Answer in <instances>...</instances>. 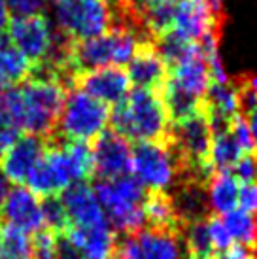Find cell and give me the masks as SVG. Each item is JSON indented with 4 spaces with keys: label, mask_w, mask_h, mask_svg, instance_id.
<instances>
[{
    "label": "cell",
    "mask_w": 257,
    "mask_h": 259,
    "mask_svg": "<svg viewBox=\"0 0 257 259\" xmlns=\"http://www.w3.org/2000/svg\"><path fill=\"white\" fill-rule=\"evenodd\" d=\"M112 131L131 142H168L170 117L159 91L133 89L110 110Z\"/></svg>",
    "instance_id": "obj_1"
},
{
    "label": "cell",
    "mask_w": 257,
    "mask_h": 259,
    "mask_svg": "<svg viewBox=\"0 0 257 259\" xmlns=\"http://www.w3.org/2000/svg\"><path fill=\"white\" fill-rule=\"evenodd\" d=\"M142 42L146 40L140 34L123 27H112L108 32L89 40H79V42L72 40L70 68L74 72V79L81 72L125 65L133 59Z\"/></svg>",
    "instance_id": "obj_2"
},
{
    "label": "cell",
    "mask_w": 257,
    "mask_h": 259,
    "mask_svg": "<svg viewBox=\"0 0 257 259\" xmlns=\"http://www.w3.org/2000/svg\"><path fill=\"white\" fill-rule=\"evenodd\" d=\"M100 208L106 210V220L112 229L123 235L138 233L144 229L142 201L146 197L144 187L133 176L115 180H97L93 187Z\"/></svg>",
    "instance_id": "obj_3"
},
{
    "label": "cell",
    "mask_w": 257,
    "mask_h": 259,
    "mask_svg": "<svg viewBox=\"0 0 257 259\" xmlns=\"http://www.w3.org/2000/svg\"><path fill=\"white\" fill-rule=\"evenodd\" d=\"M110 121V106L78 89H70L51 137L74 142L95 140Z\"/></svg>",
    "instance_id": "obj_4"
},
{
    "label": "cell",
    "mask_w": 257,
    "mask_h": 259,
    "mask_svg": "<svg viewBox=\"0 0 257 259\" xmlns=\"http://www.w3.org/2000/svg\"><path fill=\"white\" fill-rule=\"evenodd\" d=\"M136 182L150 191H168L184 176L180 159L168 142H138L131 148Z\"/></svg>",
    "instance_id": "obj_5"
},
{
    "label": "cell",
    "mask_w": 257,
    "mask_h": 259,
    "mask_svg": "<svg viewBox=\"0 0 257 259\" xmlns=\"http://www.w3.org/2000/svg\"><path fill=\"white\" fill-rule=\"evenodd\" d=\"M57 29L74 42L89 40L112 29L108 0H51Z\"/></svg>",
    "instance_id": "obj_6"
},
{
    "label": "cell",
    "mask_w": 257,
    "mask_h": 259,
    "mask_svg": "<svg viewBox=\"0 0 257 259\" xmlns=\"http://www.w3.org/2000/svg\"><path fill=\"white\" fill-rule=\"evenodd\" d=\"M6 29L12 48L19 51L32 66L42 65L50 57L55 27L51 25L48 15L36 14L29 17H15L8 23Z\"/></svg>",
    "instance_id": "obj_7"
},
{
    "label": "cell",
    "mask_w": 257,
    "mask_h": 259,
    "mask_svg": "<svg viewBox=\"0 0 257 259\" xmlns=\"http://www.w3.org/2000/svg\"><path fill=\"white\" fill-rule=\"evenodd\" d=\"M180 240L174 233L142 229L115 238L112 259H184Z\"/></svg>",
    "instance_id": "obj_8"
},
{
    "label": "cell",
    "mask_w": 257,
    "mask_h": 259,
    "mask_svg": "<svg viewBox=\"0 0 257 259\" xmlns=\"http://www.w3.org/2000/svg\"><path fill=\"white\" fill-rule=\"evenodd\" d=\"M93 176L97 180H115L133 172V153L125 138L114 131H102L93 140Z\"/></svg>",
    "instance_id": "obj_9"
},
{
    "label": "cell",
    "mask_w": 257,
    "mask_h": 259,
    "mask_svg": "<svg viewBox=\"0 0 257 259\" xmlns=\"http://www.w3.org/2000/svg\"><path fill=\"white\" fill-rule=\"evenodd\" d=\"M223 14L214 12L208 0H182L174 8L172 30L193 44L210 34H222Z\"/></svg>",
    "instance_id": "obj_10"
},
{
    "label": "cell",
    "mask_w": 257,
    "mask_h": 259,
    "mask_svg": "<svg viewBox=\"0 0 257 259\" xmlns=\"http://www.w3.org/2000/svg\"><path fill=\"white\" fill-rule=\"evenodd\" d=\"M128 87H131V81H128L127 70H123L121 66H106L91 72H81L72 83V89H78L108 106L110 104L115 106L125 101V97L131 91Z\"/></svg>",
    "instance_id": "obj_11"
},
{
    "label": "cell",
    "mask_w": 257,
    "mask_h": 259,
    "mask_svg": "<svg viewBox=\"0 0 257 259\" xmlns=\"http://www.w3.org/2000/svg\"><path fill=\"white\" fill-rule=\"evenodd\" d=\"M44 150H46V138L21 135L0 157V172L6 176L8 182L21 186L27 182L36 163L40 161Z\"/></svg>",
    "instance_id": "obj_12"
},
{
    "label": "cell",
    "mask_w": 257,
    "mask_h": 259,
    "mask_svg": "<svg viewBox=\"0 0 257 259\" xmlns=\"http://www.w3.org/2000/svg\"><path fill=\"white\" fill-rule=\"evenodd\" d=\"M0 222L14 225L29 235L44 229L40 199L27 187L15 186L14 189H10L6 202L0 210Z\"/></svg>",
    "instance_id": "obj_13"
},
{
    "label": "cell",
    "mask_w": 257,
    "mask_h": 259,
    "mask_svg": "<svg viewBox=\"0 0 257 259\" xmlns=\"http://www.w3.org/2000/svg\"><path fill=\"white\" fill-rule=\"evenodd\" d=\"M127 76L136 89H150V91L163 89L168 78V66L164 65L153 42L146 40L138 46L136 53L128 61Z\"/></svg>",
    "instance_id": "obj_14"
},
{
    "label": "cell",
    "mask_w": 257,
    "mask_h": 259,
    "mask_svg": "<svg viewBox=\"0 0 257 259\" xmlns=\"http://www.w3.org/2000/svg\"><path fill=\"white\" fill-rule=\"evenodd\" d=\"M63 202L66 216L72 227H87V225H99L108 222L104 210L100 208L93 187L87 182L72 184L59 195Z\"/></svg>",
    "instance_id": "obj_15"
},
{
    "label": "cell",
    "mask_w": 257,
    "mask_h": 259,
    "mask_svg": "<svg viewBox=\"0 0 257 259\" xmlns=\"http://www.w3.org/2000/svg\"><path fill=\"white\" fill-rule=\"evenodd\" d=\"M64 237L78 248L87 259H112L115 246V233L110 222L87 227H68Z\"/></svg>",
    "instance_id": "obj_16"
},
{
    "label": "cell",
    "mask_w": 257,
    "mask_h": 259,
    "mask_svg": "<svg viewBox=\"0 0 257 259\" xmlns=\"http://www.w3.org/2000/svg\"><path fill=\"white\" fill-rule=\"evenodd\" d=\"M166 81L172 83L174 87H178L180 91H184L186 95H189V97L202 102L208 87L212 83L206 61L202 57V53L199 51L191 59H187L184 63L168 68V78H166Z\"/></svg>",
    "instance_id": "obj_17"
},
{
    "label": "cell",
    "mask_w": 257,
    "mask_h": 259,
    "mask_svg": "<svg viewBox=\"0 0 257 259\" xmlns=\"http://www.w3.org/2000/svg\"><path fill=\"white\" fill-rule=\"evenodd\" d=\"M142 214L144 229L174 233L178 237L182 235L184 223L174 210L168 191H148L142 201Z\"/></svg>",
    "instance_id": "obj_18"
},
{
    "label": "cell",
    "mask_w": 257,
    "mask_h": 259,
    "mask_svg": "<svg viewBox=\"0 0 257 259\" xmlns=\"http://www.w3.org/2000/svg\"><path fill=\"white\" fill-rule=\"evenodd\" d=\"M238 180L233 172H214L206 182V201L208 208L216 216H225L236 210L238 202Z\"/></svg>",
    "instance_id": "obj_19"
},
{
    "label": "cell",
    "mask_w": 257,
    "mask_h": 259,
    "mask_svg": "<svg viewBox=\"0 0 257 259\" xmlns=\"http://www.w3.org/2000/svg\"><path fill=\"white\" fill-rule=\"evenodd\" d=\"M242 155L246 153L231 135V131L227 129L222 133H214L212 146H210V166L214 172H229Z\"/></svg>",
    "instance_id": "obj_20"
},
{
    "label": "cell",
    "mask_w": 257,
    "mask_h": 259,
    "mask_svg": "<svg viewBox=\"0 0 257 259\" xmlns=\"http://www.w3.org/2000/svg\"><path fill=\"white\" fill-rule=\"evenodd\" d=\"M223 225L227 227L229 235L233 238L236 246H244V248H257V220L244 210L236 208L222 216Z\"/></svg>",
    "instance_id": "obj_21"
},
{
    "label": "cell",
    "mask_w": 257,
    "mask_h": 259,
    "mask_svg": "<svg viewBox=\"0 0 257 259\" xmlns=\"http://www.w3.org/2000/svg\"><path fill=\"white\" fill-rule=\"evenodd\" d=\"M30 235L14 225L0 222V259H30Z\"/></svg>",
    "instance_id": "obj_22"
},
{
    "label": "cell",
    "mask_w": 257,
    "mask_h": 259,
    "mask_svg": "<svg viewBox=\"0 0 257 259\" xmlns=\"http://www.w3.org/2000/svg\"><path fill=\"white\" fill-rule=\"evenodd\" d=\"M0 66L10 83H23L25 79H29L32 70V65L12 46H6L0 51Z\"/></svg>",
    "instance_id": "obj_23"
},
{
    "label": "cell",
    "mask_w": 257,
    "mask_h": 259,
    "mask_svg": "<svg viewBox=\"0 0 257 259\" xmlns=\"http://www.w3.org/2000/svg\"><path fill=\"white\" fill-rule=\"evenodd\" d=\"M40 208H42L44 227L50 229L51 233H55V235H64L66 229L70 227V222H68L63 202H61V197L59 195L46 197L40 201Z\"/></svg>",
    "instance_id": "obj_24"
},
{
    "label": "cell",
    "mask_w": 257,
    "mask_h": 259,
    "mask_svg": "<svg viewBox=\"0 0 257 259\" xmlns=\"http://www.w3.org/2000/svg\"><path fill=\"white\" fill-rule=\"evenodd\" d=\"M32 240V255L30 259H57V235L50 229H40L34 233Z\"/></svg>",
    "instance_id": "obj_25"
},
{
    "label": "cell",
    "mask_w": 257,
    "mask_h": 259,
    "mask_svg": "<svg viewBox=\"0 0 257 259\" xmlns=\"http://www.w3.org/2000/svg\"><path fill=\"white\" fill-rule=\"evenodd\" d=\"M208 233H210V240H212V248L214 252H227L229 248H233L235 242L229 235L227 227L223 225L220 216L208 218Z\"/></svg>",
    "instance_id": "obj_26"
},
{
    "label": "cell",
    "mask_w": 257,
    "mask_h": 259,
    "mask_svg": "<svg viewBox=\"0 0 257 259\" xmlns=\"http://www.w3.org/2000/svg\"><path fill=\"white\" fill-rule=\"evenodd\" d=\"M229 131H231V135H233L235 140L238 142V146L242 148L244 153H250L251 150H255V140L251 137L250 125H248V121H246V117H244L242 114L235 115V117L231 119Z\"/></svg>",
    "instance_id": "obj_27"
},
{
    "label": "cell",
    "mask_w": 257,
    "mask_h": 259,
    "mask_svg": "<svg viewBox=\"0 0 257 259\" xmlns=\"http://www.w3.org/2000/svg\"><path fill=\"white\" fill-rule=\"evenodd\" d=\"M8 12L15 17H29V15L42 14L46 0H6Z\"/></svg>",
    "instance_id": "obj_28"
},
{
    "label": "cell",
    "mask_w": 257,
    "mask_h": 259,
    "mask_svg": "<svg viewBox=\"0 0 257 259\" xmlns=\"http://www.w3.org/2000/svg\"><path fill=\"white\" fill-rule=\"evenodd\" d=\"M233 176L242 184H251L257 182V163L250 153L240 157V161L233 166Z\"/></svg>",
    "instance_id": "obj_29"
},
{
    "label": "cell",
    "mask_w": 257,
    "mask_h": 259,
    "mask_svg": "<svg viewBox=\"0 0 257 259\" xmlns=\"http://www.w3.org/2000/svg\"><path fill=\"white\" fill-rule=\"evenodd\" d=\"M236 208L248 212L251 216L257 214V182L251 184H242L238 187V202Z\"/></svg>",
    "instance_id": "obj_30"
},
{
    "label": "cell",
    "mask_w": 257,
    "mask_h": 259,
    "mask_svg": "<svg viewBox=\"0 0 257 259\" xmlns=\"http://www.w3.org/2000/svg\"><path fill=\"white\" fill-rule=\"evenodd\" d=\"M21 137L19 131L15 129L14 125H10L6 121H0V157L6 153V150L14 144L17 138Z\"/></svg>",
    "instance_id": "obj_31"
},
{
    "label": "cell",
    "mask_w": 257,
    "mask_h": 259,
    "mask_svg": "<svg viewBox=\"0 0 257 259\" xmlns=\"http://www.w3.org/2000/svg\"><path fill=\"white\" fill-rule=\"evenodd\" d=\"M212 259H253V257H251V252L248 250V248L235 244L233 248H229L227 252L214 253V257Z\"/></svg>",
    "instance_id": "obj_32"
},
{
    "label": "cell",
    "mask_w": 257,
    "mask_h": 259,
    "mask_svg": "<svg viewBox=\"0 0 257 259\" xmlns=\"http://www.w3.org/2000/svg\"><path fill=\"white\" fill-rule=\"evenodd\" d=\"M8 193H10V184H8L6 176L0 172V210H2L4 202H6Z\"/></svg>",
    "instance_id": "obj_33"
},
{
    "label": "cell",
    "mask_w": 257,
    "mask_h": 259,
    "mask_svg": "<svg viewBox=\"0 0 257 259\" xmlns=\"http://www.w3.org/2000/svg\"><path fill=\"white\" fill-rule=\"evenodd\" d=\"M10 23V12H8L6 0H0V32L6 29Z\"/></svg>",
    "instance_id": "obj_34"
},
{
    "label": "cell",
    "mask_w": 257,
    "mask_h": 259,
    "mask_svg": "<svg viewBox=\"0 0 257 259\" xmlns=\"http://www.w3.org/2000/svg\"><path fill=\"white\" fill-rule=\"evenodd\" d=\"M246 115H248V117H246V121H248V125H250L251 137H253V140L257 142V108H253Z\"/></svg>",
    "instance_id": "obj_35"
},
{
    "label": "cell",
    "mask_w": 257,
    "mask_h": 259,
    "mask_svg": "<svg viewBox=\"0 0 257 259\" xmlns=\"http://www.w3.org/2000/svg\"><path fill=\"white\" fill-rule=\"evenodd\" d=\"M8 85H10V81H8L6 74H4V70H2V66H0V93H2V91H6Z\"/></svg>",
    "instance_id": "obj_36"
},
{
    "label": "cell",
    "mask_w": 257,
    "mask_h": 259,
    "mask_svg": "<svg viewBox=\"0 0 257 259\" xmlns=\"http://www.w3.org/2000/svg\"><path fill=\"white\" fill-rule=\"evenodd\" d=\"M8 36H6V34H2V32H0V51H2V50H4V48H6V46H8Z\"/></svg>",
    "instance_id": "obj_37"
},
{
    "label": "cell",
    "mask_w": 257,
    "mask_h": 259,
    "mask_svg": "<svg viewBox=\"0 0 257 259\" xmlns=\"http://www.w3.org/2000/svg\"><path fill=\"white\" fill-rule=\"evenodd\" d=\"M253 159H255V163H257V148H255V157H253Z\"/></svg>",
    "instance_id": "obj_38"
},
{
    "label": "cell",
    "mask_w": 257,
    "mask_h": 259,
    "mask_svg": "<svg viewBox=\"0 0 257 259\" xmlns=\"http://www.w3.org/2000/svg\"><path fill=\"white\" fill-rule=\"evenodd\" d=\"M255 259H257V257H255Z\"/></svg>",
    "instance_id": "obj_39"
}]
</instances>
